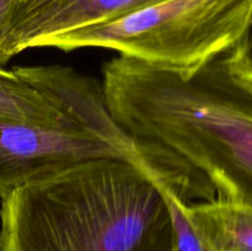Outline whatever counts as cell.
<instances>
[{
	"label": "cell",
	"mask_w": 252,
	"mask_h": 251,
	"mask_svg": "<svg viewBox=\"0 0 252 251\" xmlns=\"http://www.w3.org/2000/svg\"><path fill=\"white\" fill-rule=\"evenodd\" d=\"M184 209L209 251H252V207L214 198Z\"/></svg>",
	"instance_id": "6"
},
{
	"label": "cell",
	"mask_w": 252,
	"mask_h": 251,
	"mask_svg": "<svg viewBox=\"0 0 252 251\" xmlns=\"http://www.w3.org/2000/svg\"><path fill=\"white\" fill-rule=\"evenodd\" d=\"M0 116L51 127L76 123L38 89L5 68H0Z\"/></svg>",
	"instance_id": "7"
},
{
	"label": "cell",
	"mask_w": 252,
	"mask_h": 251,
	"mask_svg": "<svg viewBox=\"0 0 252 251\" xmlns=\"http://www.w3.org/2000/svg\"><path fill=\"white\" fill-rule=\"evenodd\" d=\"M236 49H238L241 58L252 68V11L245 33H244L240 42L236 43Z\"/></svg>",
	"instance_id": "10"
},
{
	"label": "cell",
	"mask_w": 252,
	"mask_h": 251,
	"mask_svg": "<svg viewBox=\"0 0 252 251\" xmlns=\"http://www.w3.org/2000/svg\"><path fill=\"white\" fill-rule=\"evenodd\" d=\"M21 2L22 0H0V68L5 66L1 57L2 47L14 25Z\"/></svg>",
	"instance_id": "9"
},
{
	"label": "cell",
	"mask_w": 252,
	"mask_h": 251,
	"mask_svg": "<svg viewBox=\"0 0 252 251\" xmlns=\"http://www.w3.org/2000/svg\"><path fill=\"white\" fill-rule=\"evenodd\" d=\"M0 199V251H175L159 186L127 160H83Z\"/></svg>",
	"instance_id": "2"
},
{
	"label": "cell",
	"mask_w": 252,
	"mask_h": 251,
	"mask_svg": "<svg viewBox=\"0 0 252 251\" xmlns=\"http://www.w3.org/2000/svg\"><path fill=\"white\" fill-rule=\"evenodd\" d=\"M47 0H24V1H22V11L24 12L32 11V10H34L36 7H38L39 5H42Z\"/></svg>",
	"instance_id": "11"
},
{
	"label": "cell",
	"mask_w": 252,
	"mask_h": 251,
	"mask_svg": "<svg viewBox=\"0 0 252 251\" xmlns=\"http://www.w3.org/2000/svg\"><path fill=\"white\" fill-rule=\"evenodd\" d=\"M95 157H126L79 123L36 125L0 116V198L29 180Z\"/></svg>",
	"instance_id": "4"
},
{
	"label": "cell",
	"mask_w": 252,
	"mask_h": 251,
	"mask_svg": "<svg viewBox=\"0 0 252 251\" xmlns=\"http://www.w3.org/2000/svg\"><path fill=\"white\" fill-rule=\"evenodd\" d=\"M251 11L252 0H160L59 34L43 47L108 49L155 68L191 73L240 42Z\"/></svg>",
	"instance_id": "3"
},
{
	"label": "cell",
	"mask_w": 252,
	"mask_h": 251,
	"mask_svg": "<svg viewBox=\"0 0 252 251\" xmlns=\"http://www.w3.org/2000/svg\"><path fill=\"white\" fill-rule=\"evenodd\" d=\"M160 0H47L9 32L2 47L6 65L16 54L42 48L48 39L66 32L108 22Z\"/></svg>",
	"instance_id": "5"
},
{
	"label": "cell",
	"mask_w": 252,
	"mask_h": 251,
	"mask_svg": "<svg viewBox=\"0 0 252 251\" xmlns=\"http://www.w3.org/2000/svg\"><path fill=\"white\" fill-rule=\"evenodd\" d=\"M157 185L161 191L165 203L170 212L172 230H174L175 251H209L201 236L197 234L189 217L186 216L184 209V202L186 201L169 187L158 182Z\"/></svg>",
	"instance_id": "8"
},
{
	"label": "cell",
	"mask_w": 252,
	"mask_h": 251,
	"mask_svg": "<svg viewBox=\"0 0 252 251\" xmlns=\"http://www.w3.org/2000/svg\"><path fill=\"white\" fill-rule=\"evenodd\" d=\"M102 76L121 129L174 155L216 198L252 207V68L236 44L191 73L118 56Z\"/></svg>",
	"instance_id": "1"
}]
</instances>
